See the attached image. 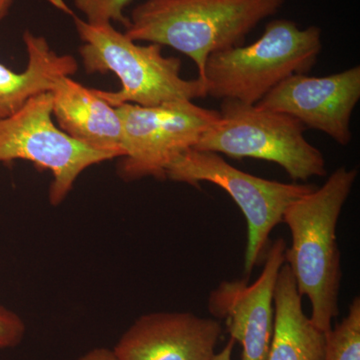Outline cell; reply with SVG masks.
<instances>
[{
	"mask_svg": "<svg viewBox=\"0 0 360 360\" xmlns=\"http://www.w3.org/2000/svg\"><path fill=\"white\" fill-rule=\"evenodd\" d=\"M357 174L356 168L338 167L323 186L293 201L283 213V222L291 234L285 264L298 293L311 303L310 319L324 333L340 311L341 257L336 226Z\"/></svg>",
	"mask_w": 360,
	"mask_h": 360,
	"instance_id": "1",
	"label": "cell"
},
{
	"mask_svg": "<svg viewBox=\"0 0 360 360\" xmlns=\"http://www.w3.org/2000/svg\"><path fill=\"white\" fill-rule=\"evenodd\" d=\"M285 0H146L134 7L125 34L168 46L193 59L205 84L212 53L243 45L248 33Z\"/></svg>",
	"mask_w": 360,
	"mask_h": 360,
	"instance_id": "2",
	"label": "cell"
},
{
	"mask_svg": "<svg viewBox=\"0 0 360 360\" xmlns=\"http://www.w3.org/2000/svg\"><path fill=\"white\" fill-rule=\"evenodd\" d=\"M75 23L82 45V65L89 75L112 72L122 86L115 91L96 89L110 105L122 104L156 106L172 101L207 96L200 79L181 77V60L163 56L160 45H141L111 25H90L66 8Z\"/></svg>",
	"mask_w": 360,
	"mask_h": 360,
	"instance_id": "3",
	"label": "cell"
},
{
	"mask_svg": "<svg viewBox=\"0 0 360 360\" xmlns=\"http://www.w3.org/2000/svg\"><path fill=\"white\" fill-rule=\"evenodd\" d=\"M321 51V30L317 26L300 28L292 20L270 21L253 44L217 51L208 58L206 94L257 104L286 78L311 70Z\"/></svg>",
	"mask_w": 360,
	"mask_h": 360,
	"instance_id": "4",
	"label": "cell"
},
{
	"mask_svg": "<svg viewBox=\"0 0 360 360\" xmlns=\"http://www.w3.org/2000/svg\"><path fill=\"white\" fill-rule=\"evenodd\" d=\"M305 127L295 118L236 101H222L219 118L194 149L233 160L255 158L277 163L290 179L307 181L326 176V158L304 137Z\"/></svg>",
	"mask_w": 360,
	"mask_h": 360,
	"instance_id": "5",
	"label": "cell"
},
{
	"mask_svg": "<svg viewBox=\"0 0 360 360\" xmlns=\"http://www.w3.org/2000/svg\"><path fill=\"white\" fill-rule=\"evenodd\" d=\"M167 179L194 187H200L201 182H210L231 196L248 224L245 253L248 276L259 260L264 259L270 233L283 222L286 207L316 188L311 184L262 179L232 167L217 153L194 148L182 153L169 165Z\"/></svg>",
	"mask_w": 360,
	"mask_h": 360,
	"instance_id": "6",
	"label": "cell"
},
{
	"mask_svg": "<svg viewBox=\"0 0 360 360\" xmlns=\"http://www.w3.org/2000/svg\"><path fill=\"white\" fill-rule=\"evenodd\" d=\"M51 92L32 97L13 115L0 120V163L25 160L51 172V205H60L85 170L115 160L84 146L54 122Z\"/></svg>",
	"mask_w": 360,
	"mask_h": 360,
	"instance_id": "7",
	"label": "cell"
},
{
	"mask_svg": "<svg viewBox=\"0 0 360 360\" xmlns=\"http://www.w3.org/2000/svg\"><path fill=\"white\" fill-rule=\"evenodd\" d=\"M124 132L125 155L117 174L125 181L146 177L167 179V170L179 155L193 148L219 118V111L193 101H172L156 106H117Z\"/></svg>",
	"mask_w": 360,
	"mask_h": 360,
	"instance_id": "8",
	"label": "cell"
},
{
	"mask_svg": "<svg viewBox=\"0 0 360 360\" xmlns=\"http://www.w3.org/2000/svg\"><path fill=\"white\" fill-rule=\"evenodd\" d=\"M360 99V66L328 77L293 75L257 103L285 113L305 129L319 130L347 146L352 139L350 122Z\"/></svg>",
	"mask_w": 360,
	"mask_h": 360,
	"instance_id": "9",
	"label": "cell"
},
{
	"mask_svg": "<svg viewBox=\"0 0 360 360\" xmlns=\"http://www.w3.org/2000/svg\"><path fill=\"white\" fill-rule=\"evenodd\" d=\"M288 248L276 239L265 255L262 274L252 284L248 278L222 281L210 293L208 309L224 321L232 340L243 347V360H266L274 333V297L279 270Z\"/></svg>",
	"mask_w": 360,
	"mask_h": 360,
	"instance_id": "10",
	"label": "cell"
},
{
	"mask_svg": "<svg viewBox=\"0 0 360 360\" xmlns=\"http://www.w3.org/2000/svg\"><path fill=\"white\" fill-rule=\"evenodd\" d=\"M220 335L217 319L153 312L137 319L112 352L117 360H212Z\"/></svg>",
	"mask_w": 360,
	"mask_h": 360,
	"instance_id": "11",
	"label": "cell"
},
{
	"mask_svg": "<svg viewBox=\"0 0 360 360\" xmlns=\"http://www.w3.org/2000/svg\"><path fill=\"white\" fill-rule=\"evenodd\" d=\"M52 115L61 130L84 146L110 153L120 160L125 155L122 118L115 106L71 77H59L51 89Z\"/></svg>",
	"mask_w": 360,
	"mask_h": 360,
	"instance_id": "12",
	"label": "cell"
},
{
	"mask_svg": "<svg viewBox=\"0 0 360 360\" xmlns=\"http://www.w3.org/2000/svg\"><path fill=\"white\" fill-rule=\"evenodd\" d=\"M27 65L15 71L0 63V120L13 115L32 97L51 91L61 77H72L78 70L77 59L59 54L42 35L25 30L22 35Z\"/></svg>",
	"mask_w": 360,
	"mask_h": 360,
	"instance_id": "13",
	"label": "cell"
},
{
	"mask_svg": "<svg viewBox=\"0 0 360 360\" xmlns=\"http://www.w3.org/2000/svg\"><path fill=\"white\" fill-rule=\"evenodd\" d=\"M295 277L284 264L274 290V333L266 360H322L326 333L319 330L302 309Z\"/></svg>",
	"mask_w": 360,
	"mask_h": 360,
	"instance_id": "14",
	"label": "cell"
},
{
	"mask_svg": "<svg viewBox=\"0 0 360 360\" xmlns=\"http://www.w3.org/2000/svg\"><path fill=\"white\" fill-rule=\"evenodd\" d=\"M322 360H360L359 296L354 298L342 321L326 333Z\"/></svg>",
	"mask_w": 360,
	"mask_h": 360,
	"instance_id": "15",
	"label": "cell"
},
{
	"mask_svg": "<svg viewBox=\"0 0 360 360\" xmlns=\"http://www.w3.org/2000/svg\"><path fill=\"white\" fill-rule=\"evenodd\" d=\"M132 0H73L75 8L84 14L90 25L122 23L124 27L129 20L125 16L127 7Z\"/></svg>",
	"mask_w": 360,
	"mask_h": 360,
	"instance_id": "16",
	"label": "cell"
},
{
	"mask_svg": "<svg viewBox=\"0 0 360 360\" xmlns=\"http://www.w3.org/2000/svg\"><path fill=\"white\" fill-rule=\"evenodd\" d=\"M25 333V323L20 315L0 305V349L18 347Z\"/></svg>",
	"mask_w": 360,
	"mask_h": 360,
	"instance_id": "17",
	"label": "cell"
},
{
	"mask_svg": "<svg viewBox=\"0 0 360 360\" xmlns=\"http://www.w3.org/2000/svg\"><path fill=\"white\" fill-rule=\"evenodd\" d=\"M77 360H117L112 349L105 347H96L82 355Z\"/></svg>",
	"mask_w": 360,
	"mask_h": 360,
	"instance_id": "18",
	"label": "cell"
},
{
	"mask_svg": "<svg viewBox=\"0 0 360 360\" xmlns=\"http://www.w3.org/2000/svg\"><path fill=\"white\" fill-rule=\"evenodd\" d=\"M234 345H236V341L231 338L229 342L226 343V345L222 348L221 352L214 354L212 360H231L232 350H233Z\"/></svg>",
	"mask_w": 360,
	"mask_h": 360,
	"instance_id": "19",
	"label": "cell"
},
{
	"mask_svg": "<svg viewBox=\"0 0 360 360\" xmlns=\"http://www.w3.org/2000/svg\"><path fill=\"white\" fill-rule=\"evenodd\" d=\"M15 0H0V23L8 15Z\"/></svg>",
	"mask_w": 360,
	"mask_h": 360,
	"instance_id": "20",
	"label": "cell"
}]
</instances>
